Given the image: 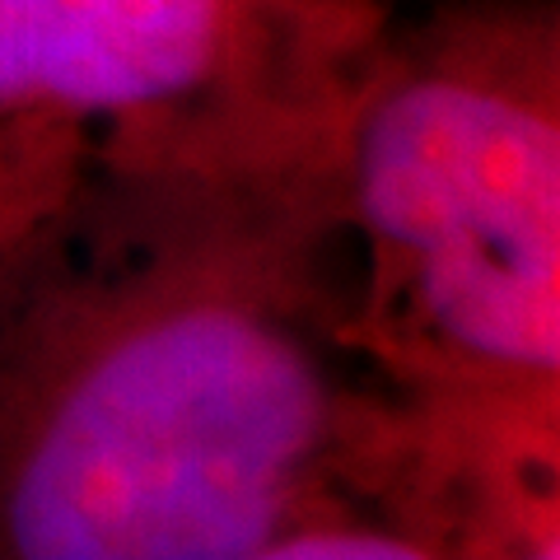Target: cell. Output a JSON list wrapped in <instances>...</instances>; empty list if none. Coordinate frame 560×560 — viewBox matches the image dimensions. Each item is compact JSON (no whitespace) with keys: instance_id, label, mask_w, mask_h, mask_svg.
Here are the masks:
<instances>
[{"instance_id":"1","label":"cell","mask_w":560,"mask_h":560,"mask_svg":"<svg viewBox=\"0 0 560 560\" xmlns=\"http://www.w3.org/2000/svg\"><path fill=\"white\" fill-rule=\"evenodd\" d=\"M327 440V374L290 327L178 304L61 383L5 471L0 533L24 560L267 556Z\"/></svg>"},{"instance_id":"3","label":"cell","mask_w":560,"mask_h":560,"mask_svg":"<svg viewBox=\"0 0 560 560\" xmlns=\"http://www.w3.org/2000/svg\"><path fill=\"white\" fill-rule=\"evenodd\" d=\"M243 0H0V113L150 117L243 57Z\"/></svg>"},{"instance_id":"4","label":"cell","mask_w":560,"mask_h":560,"mask_svg":"<svg viewBox=\"0 0 560 560\" xmlns=\"http://www.w3.org/2000/svg\"><path fill=\"white\" fill-rule=\"evenodd\" d=\"M267 556L276 560H416L425 547H411L401 533L370 528V523H318L300 518L280 533Z\"/></svg>"},{"instance_id":"2","label":"cell","mask_w":560,"mask_h":560,"mask_svg":"<svg viewBox=\"0 0 560 560\" xmlns=\"http://www.w3.org/2000/svg\"><path fill=\"white\" fill-rule=\"evenodd\" d=\"M355 197L434 337L495 370L560 364V131L533 94L434 70L383 94Z\"/></svg>"}]
</instances>
